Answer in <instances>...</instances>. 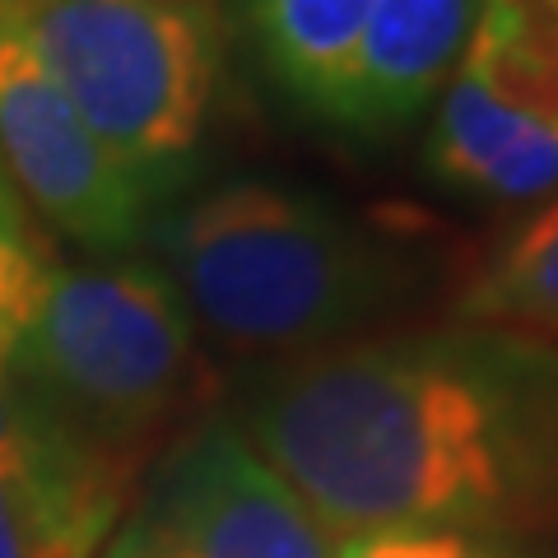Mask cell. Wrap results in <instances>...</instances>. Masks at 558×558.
I'll list each match as a JSON object with an SVG mask.
<instances>
[{"mask_svg": "<svg viewBox=\"0 0 558 558\" xmlns=\"http://www.w3.org/2000/svg\"><path fill=\"white\" fill-rule=\"evenodd\" d=\"M233 418L330 535L470 526L558 545V344L377 330L266 363Z\"/></svg>", "mask_w": 558, "mask_h": 558, "instance_id": "6da1fadb", "label": "cell"}, {"mask_svg": "<svg viewBox=\"0 0 558 558\" xmlns=\"http://www.w3.org/2000/svg\"><path fill=\"white\" fill-rule=\"evenodd\" d=\"M159 266L215 344L284 363L377 336L418 299V260L344 209L279 182H229L182 205Z\"/></svg>", "mask_w": 558, "mask_h": 558, "instance_id": "7a4b0ae2", "label": "cell"}, {"mask_svg": "<svg viewBox=\"0 0 558 558\" xmlns=\"http://www.w3.org/2000/svg\"><path fill=\"white\" fill-rule=\"evenodd\" d=\"M10 368L65 442L135 480L201 424L215 391L163 266L121 256L51 266Z\"/></svg>", "mask_w": 558, "mask_h": 558, "instance_id": "3957f363", "label": "cell"}, {"mask_svg": "<svg viewBox=\"0 0 558 558\" xmlns=\"http://www.w3.org/2000/svg\"><path fill=\"white\" fill-rule=\"evenodd\" d=\"M0 14L140 178L159 182L205 140L223 70L215 0H0Z\"/></svg>", "mask_w": 558, "mask_h": 558, "instance_id": "277c9868", "label": "cell"}, {"mask_svg": "<svg viewBox=\"0 0 558 558\" xmlns=\"http://www.w3.org/2000/svg\"><path fill=\"white\" fill-rule=\"evenodd\" d=\"M330 535L233 414H205L145 470L102 558H330Z\"/></svg>", "mask_w": 558, "mask_h": 558, "instance_id": "5b68a950", "label": "cell"}, {"mask_svg": "<svg viewBox=\"0 0 558 558\" xmlns=\"http://www.w3.org/2000/svg\"><path fill=\"white\" fill-rule=\"evenodd\" d=\"M0 168L51 233L112 256L145 233L154 182L126 168L75 112L0 14Z\"/></svg>", "mask_w": 558, "mask_h": 558, "instance_id": "8992f818", "label": "cell"}, {"mask_svg": "<svg viewBox=\"0 0 558 558\" xmlns=\"http://www.w3.org/2000/svg\"><path fill=\"white\" fill-rule=\"evenodd\" d=\"M428 131V168L484 201H531L558 186V102L535 98L470 38Z\"/></svg>", "mask_w": 558, "mask_h": 558, "instance_id": "52a82bcc", "label": "cell"}, {"mask_svg": "<svg viewBox=\"0 0 558 558\" xmlns=\"http://www.w3.org/2000/svg\"><path fill=\"white\" fill-rule=\"evenodd\" d=\"M484 0H373L336 126L387 135L438 102L475 38Z\"/></svg>", "mask_w": 558, "mask_h": 558, "instance_id": "ba28073f", "label": "cell"}, {"mask_svg": "<svg viewBox=\"0 0 558 558\" xmlns=\"http://www.w3.org/2000/svg\"><path fill=\"white\" fill-rule=\"evenodd\" d=\"M140 480L80 447L0 470V558H102Z\"/></svg>", "mask_w": 558, "mask_h": 558, "instance_id": "9c48e42d", "label": "cell"}, {"mask_svg": "<svg viewBox=\"0 0 558 558\" xmlns=\"http://www.w3.org/2000/svg\"><path fill=\"white\" fill-rule=\"evenodd\" d=\"M373 0H242V20L275 84L336 121Z\"/></svg>", "mask_w": 558, "mask_h": 558, "instance_id": "30bf717a", "label": "cell"}, {"mask_svg": "<svg viewBox=\"0 0 558 558\" xmlns=\"http://www.w3.org/2000/svg\"><path fill=\"white\" fill-rule=\"evenodd\" d=\"M451 322L558 344V201L465 279L451 299Z\"/></svg>", "mask_w": 558, "mask_h": 558, "instance_id": "8fae6325", "label": "cell"}, {"mask_svg": "<svg viewBox=\"0 0 558 558\" xmlns=\"http://www.w3.org/2000/svg\"><path fill=\"white\" fill-rule=\"evenodd\" d=\"M475 43L521 89L558 102V0H484Z\"/></svg>", "mask_w": 558, "mask_h": 558, "instance_id": "7c38bea8", "label": "cell"}, {"mask_svg": "<svg viewBox=\"0 0 558 558\" xmlns=\"http://www.w3.org/2000/svg\"><path fill=\"white\" fill-rule=\"evenodd\" d=\"M330 558H558V545L470 526H373L336 535Z\"/></svg>", "mask_w": 558, "mask_h": 558, "instance_id": "4fadbf2b", "label": "cell"}, {"mask_svg": "<svg viewBox=\"0 0 558 558\" xmlns=\"http://www.w3.org/2000/svg\"><path fill=\"white\" fill-rule=\"evenodd\" d=\"M47 275L51 260L43 252V238L28 223V205L0 168V359H10L28 330L47 289Z\"/></svg>", "mask_w": 558, "mask_h": 558, "instance_id": "5bb4252c", "label": "cell"}, {"mask_svg": "<svg viewBox=\"0 0 558 558\" xmlns=\"http://www.w3.org/2000/svg\"><path fill=\"white\" fill-rule=\"evenodd\" d=\"M61 447H75L65 442L57 428L43 418V410L24 396L20 377H14L10 359H0V470L5 465H28V461H43Z\"/></svg>", "mask_w": 558, "mask_h": 558, "instance_id": "9a60e30c", "label": "cell"}]
</instances>
